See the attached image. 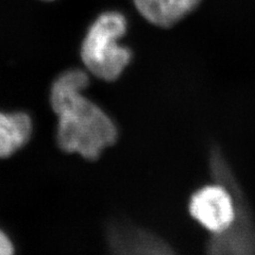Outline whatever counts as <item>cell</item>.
<instances>
[{
  "instance_id": "obj_1",
  "label": "cell",
  "mask_w": 255,
  "mask_h": 255,
  "mask_svg": "<svg viewBox=\"0 0 255 255\" xmlns=\"http://www.w3.org/2000/svg\"><path fill=\"white\" fill-rule=\"evenodd\" d=\"M89 83L83 70L64 71L51 86L50 103L58 116L59 147L95 161L116 142L118 128L108 113L82 94Z\"/></svg>"
},
{
  "instance_id": "obj_2",
  "label": "cell",
  "mask_w": 255,
  "mask_h": 255,
  "mask_svg": "<svg viewBox=\"0 0 255 255\" xmlns=\"http://www.w3.org/2000/svg\"><path fill=\"white\" fill-rule=\"evenodd\" d=\"M126 28L127 22L122 14L108 12L100 15L87 32L81 58L87 69L99 79L114 81L130 63V50L117 44Z\"/></svg>"
},
{
  "instance_id": "obj_3",
  "label": "cell",
  "mask_w": 255,
  "mask_h": 255,
  "mask_svg": "<svg viewBox=\"0 0 255 255\" xmlns=\"http://www.w3.org/2000/svg\"><path fill=\"white\" fill-rule=\"evenodd\" d=\"M198 189L189 200L193 218L213 234L229 229L236 217V200L232 191L222 183Z\"/></svg>"
},
{
  "instance_id": "obj_4",
  "label": "cell",
  "mask_w": 255,
  "mask_h": 255,
  "mask_svg": "<svg viewBox=\"0 0 255 255\" xmlns=\"http://www.w3.org/2000/svg\"><path fill=\"white\" fill-rule=\"evenodd\" d=\"M112 255H177L164 239L126 221H112L108 229Z\"/></svg>"
},
{
  "instance_id": "obj_5",
  "label": "cell",
  "mask_w": 255,
  "mask_h": 255,
  "mask_svg": "<svg viewBox=\"0 0 255 255\" xmlns=\"http://www.w3.org/2000/svg\"><path fill=\"white\" fill-rule=\"evenodd\" d=\"M33 125L23 112H0V158L9 157L21 149L32 136Z\"/></svg>"
},
{
  "instance_id": "obj_6",
  "label": "cell",
  "mask_w": 255,
  "mask_h": 255,
  "mask_svg": "<svg viewBox=\"0 0 255 255\" xmlns=\"http://www.w3.org/2000/svg\"><path fill=\"white\" fill-rule=\"evenodd\" d=\"M201 0H134L139 13L151 23L170 27L193 11Z\"/></svg>"
},
{
  "instance_id": "obj_7",
  "label": "cell",
  "mask_w": 255,
  "mask_h": 255,
  "mask_svg": "<svg viewBox=\"0 0 255 255\" xmlns=\"http://www.w3.org/2000/svg\"><path fill=\"white\" fill-rule=\"evenodd\" d=\"M0 255H14L13 244L1 230H0Z\"/></svg>"
}]
</instances>
